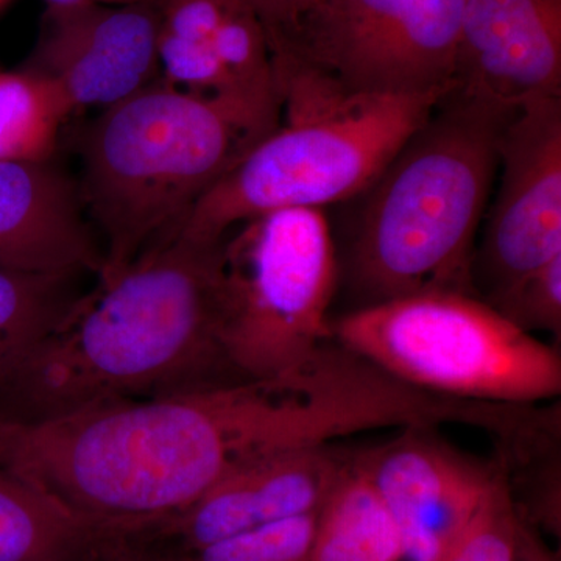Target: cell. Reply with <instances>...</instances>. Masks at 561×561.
<instances>
[{
  "instance_id": "14",
  "label": "cell",
  "mask_w": 561,
  "mask_h": 561,
  "mask_svg": "<svg viewBox=\"0 0 561 561\" xmlns=\"http://www.w3.org/2000/svg\"><path fill=\"white\" fill-rule=\"evenodd\" d=\"M453 84L512 108L561 98V0H465Z\"/></svg>"
},
{
  "instance_id": "18",
  "label": "cell",
  "mask_w": 561,
  "mask_h": 561,
  "mask_svg": "<svg viewBox=\"0 0 561 561\" xmlns=\"http://www.w3.org/2000/svg\"><path fill=\"white\" fill-rule=\"evenodd\" d=\"M81 273L38 275L0 268V379L77 305Z\"/></svg>"
},
{
  "instance_id": "20",
  "label": "cell",
  "mask_w": 561,
  "mask_h": 561,
  "mask_svg": "<svg viewBox=\"0 0 561 561\" xmlns=\"http://www.w3.org/2000/svg\"><path fill=\"white\" fill-rule=\"evenodd\" d=\"M522 522L500 465L481 504L437 561H515Z\"/></svg>"
},
{
  "instance_id": "21",
  "label": "cell",
  "mask_w": 561,
  "mask_h": 561,
  "mask_svg": "<svg viewBox=\"0 0 561 561\" xmlns=\"http://www.w3.org/2000/svg\"><path fill=\"white\" fill-rule=\"evenodd\" d=\"M316 515L297 516L184 552L186 561H311Z\"/></svg>"
},
{
  "instance_id": "26",
  "label": "cell",
  "mask_w": 561,
  "mask_h": 561,
  "mask_svg": "<svg viewBox=\"0 0 561 561\" xmlns=\"http://www.w3.org/2000/svg\"><path fill=\"white\" fill-rule=\"evenodd\" d=\"M50 7H84V5H136V3H153L162 5L165 0H47Z\"/></svg>"
},
{
  "instance_id": "10",
  "label": "cell",
  "mask_w": 561,
  "mask_h": 561,
  "mask_svg": "<svg viewBox=\"0 0 561 561\" xmlns=\"http://www.w3.org/2000/svg\"><path fill=\"white\" fill-rule=\"evenodd\" d=\"M353 456L389 508L408 561L440 559L500 471L497 460L482 463L427 426Z\"/></svg>"
},
{
  "instance_id": "19",
  "label": "cell",
  "mask_w": 561,
  "mask_h": 561,
  "mask_svg": "<svg viewBox=\"0 0 561 561\" xmlns=\"http://www.w3.org/2000/svg\"><path fill=\"white\" fill-rule=\"evenodd\" d=\"M72 110L35 73L0 72V161L49 162Z\"/></svg>"
},
{
  "instance_id": "6",
  "label": "cell",
  "mask_w": 561,
  "mask_h": 561,
  "mask_svg": "<svg viewBox=\"0 0 561 561\" xmlns=\"http://www.w3.org/2000/svg\"><path fill=\"white\" fill-rule=\"evenodd\" d=\"M335 342L415 389L491 404L559 400L560 350L461 291H424L351 309Z\"/></svg>"
},
{
  "instance_id": "5",
  "label": "cell",
  "mask_w": 561,
  "mask_h": 561,
  "mask_svg": "<svg viewBox=\"0 0 561 561\" xmlns=\"http://www.w3.org/2000/svg\"><path fill=\"white\" fill-rule=\"evenodd\" d=\"M278 127L197 203L179 234L217 242L272 210L343 205L378 179L446 91L343 90L297 60L273 57Z\"/></svg>"
},
{
  "instance_id": "16",
  "label": "cell",
  "mask_w": 561,
  "mask_h": 561,
  "mask_svg": "<svg viewBox=\"0 0 561 561\" xmlns=\"http://www.w3.org/2000/svg\"><path fill=\"white\" fill-rule=\"evenodd\" d=\"M131 527L98 522L0 471V561H95Z\"/></svg>"
},
{
  "instance_id": "12",
  "label": "cell",
  "mask_w": 561,
  "mask_h": 561,
  "mask_svg": "<svg viewBox=\"0 0 561 561\" xmlns=\"http://www.w3.org/2000/svg\"><path fill=\"white\" fill-rule=\"evenodd\" d=\"M158 61L176 90L280 105L267 32L242 0H165Z\"/></svg>"
},
{
  "instance_id": "22",
  "label": "cell",
  "mask_w": 561,
  "mask_h": 561,
  "mask_svg": "<svg viewBox=\"0 0 561 561\" xmlns=\"http://www.w3.org/2000/svg\"><path fill=\"white\" fill-rule=\"evenodd\" d=\"M516 328L561 339V254L502 291L490 302Z\"/></svg>"
},
{
  "instance_id": "9",
  "label": "cell",
  "mask_w": 561,
  "mask_h": 561,
  "mask_svg": "<svg viewBox=\"0 0 561 561\" xmlns=\"http://www.w3.org/2000/svg\"><path fill=\"white\" fill-rule=\"evenodd\" d=\"M496 179L472 261V287L489 305L561 254V98L527 103L513 117Z\"/></svg>"
},
{
  "instance_id": "3",
  "label": "cell",
  "mask_w": 561,
  "mask_h": 561,
  "mask_svg": "<svg viewBox=\"0 0 561 561\" xmlns=\"http://www.w3.org/2000/svg\"><path fill=\"white\" fill-rule=\"evenodd\" d=\"M519 110L453 84L378 179L346 202L356 213L337 250L339 287L353 309L424 291L476 295V239Z\"/></svg>"
},
{
  "instance_id": "13",
  "label": "cell",
  "mask_w": 561,
  "mask_h": 561,
  "mask_svg": "<svg viewBox=\"0 0 561 561\" xmlns=\"http://www.w3.org/2000/svg\"><path fill=\"white\" fill-rule=\"evenodd\" d=\"M334 446L271 454L243 461L186 511L160 523L184 552L286 522L316 515L348 461Z\"/></svg>"
},
{
  "instance_id": "23",
  "label": "cell",
  "mask_w": 561,
  "mask_h": 561,
  "mask_svg": "<svg viewBox=\"0 0 561 561\" xmlns=\"http://www.w3.org/2000/svg\"><path fill=\"white\" fill-rule=\"evenodd\" d=\"M260 18L272 55L286 49L332 0H242Z\"/></svg>"
},
{
  "instance_id": "27",
  "label": "cell",
  "mask_w": 561,
  "mask_h": 561,
  "mask_svg": "<svg viewBox=\"0 0 561 561\" xmlns=\"http://www.w3.org/2000/svg\"><path fill=\"white\" fill-rule=\"evenodd\" d=\"M9 2V0H0V9H2L5 3Z\"/></svg>"
},
{
  "instance_id": "8",
  "label": "cell",
  "mask_w": 561,
  "mask_h": 561,
  "mask_svg": "<svg viewBox=\"0 0 561 561\" xmlns=\"http://www.w3.org/2000/svg\"><path fill=\"white\" fill-rule=\"evenodd\" d=\"M465 0H332L273 57L305 62L343 90L420 95L453 87Z\"/></svg>"
},
{
  "instance_id": "24",
  "label": "cell",
  "mask_w": 561,
  "mask_h": 561,
  "mask_svg": "<svg viewBox=\"0 0 561 561\" xmlns=\"http://www.w3.org/2000/svg\"><path fill=\"white\" fill-rule=\"evenodd\" d=\"M95 561H186V556L157 523L122 531Z\"/></svg>"
},
{
  "instance_id": "25",
  "label": "cell",
  "mask_w": 561,
  "mask_h": 561,
  "mask_svg": "<svg viewBox=\"0 0 561 561\" xmlns=\"http://www.w3.org/2000/svg\"><path fill=\"white\" fill-rule=\"evenodd\" d=\"M515 561H560L559 557L541 540L537 527L522 522Z\"/></svg>"
},
{
  "instance_id": "15",
  "label": "cell",
  "mask_w": 561,
  "mask_h": 561,
  "mask_svg": "<svg viewBox=\"0 0 561 561\" xmlns=\"http://www.w3.org/2000/svg\"><path fill=\"white\" fill-rule=\"evenodd\" d=\"M0 268L95 278L102 273V245L77 181L50 161H0Z\"/></svg>"
},
{
  "instance_id": "17",
  "label": "cell",
  "mask_w": 561,
  "mask_h": 561,
  "mask_svg": "<svg viewBox=\"0 0 561 561\" xmlns=\"http://www.w3.org/2000/svg\"><path fill=\"white\" fill-rule=\"evenodd\" d=\"M400 531L370 479L350 454L319 512L311 561H400Z\"/></svg>"
},
{
  "instance_id": "7",
  "label": "cell",
  "mask_w": 561,
  "mask_h": 561,
  "mask_svg": "<svg viewBox=\"0 0 561 561\" xmlns=\"http://www.w3.org/2000/svg\"><path fill=\"white\" fill-rule=\"evenodd\" d=\"M335 245L323 209L272 210L228 232L224 348L243 381L283 375L330 341Z\"/></svg>"
},
{
  "instance_id": "2",
  "label": "cell",
  "mask_w": 561,
  "mask_h": 561,
  "mask_svg": "<svg viewBox=\"0 0 561 561\" xmlns=\"http://www.w3.org/2000/svg\"><path fill=\"white\" fill-rule=\"evenodd\" d=\"M256 453L245 381L31 423L0 421V471L125 527L173 518Z\"/></svg>"
},
{
  "instance_id": "4",
  "label": "cell",
  "mask_w": 561,
  "mask_h": 561,
  "mask_svg": "<svg viewBox=\"0 0 561 561\" xmlns=\"http://www.w3.org/2000/svg\"><path fill=\"white\" fill-rule=\"evenodd\" d=\"M280 121V105L153 83L103 108L80 144L81 203L113 275L179 234L197 203Z\"/></svg>"
},
{
  "instance_id": "1",
  "label": "cell",
  "mask_w": 561,
  "mask_h": 561,
  "mask_svg": "<svg viewBox=\"0 0 561 561\" xmlns=\"http://www.w3.org/2000/svg\"><path fill=\"white\" fill-rule=\"evenodd\" d=\"M224 247L176 234L98 278L0 379V421L243 381L224 348Z\"/></svg>"
},
{
  "instance_id": "11",
  "label": "cell",
  "mask_w": 561,
  "mask_h": 561,
  "mask_svg": "<svg viewBox=\"0 0 561 561\" xmlns=\"http://www.w3.org/2000/svg\"><path fill=\"white\" fill-rule=\"evenodd\" d=\"M161 5L50 7L25 69L49 81L69 108H108L153 83Z\"/></svg>"
}]
</instances>
